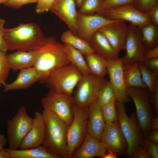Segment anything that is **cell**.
I'll use <instances>...</instances> for the list:
<instances>
[{
  "label": "cell",
  "instance_id": "6da1fadb",
  "mask_svg": "<svg viewBox=\"0 0 158 158\" xmlns=\"http://www.w3.org/2000/svg\"><path fill=\"white\" fill-rule=\"evenodd\" d=\"M37 56L34 66L39 75L38 82L44 83L49 76L58 68L70 63L65 44L53 36L45 38L37 50Z\"/></svg>",
  "mask_w": 158,
  "mask_h": 158
},
{
  "label": "cell",
  "instance_id": "7a4b0ae2",
  "mask_svg": "<svg viewBox=\"0 0 158 158\" xmlns=\"http://www.w3.org/2000/svg\"><path fill=\"white\" fill-rule=\"evenodd\" d=\"M3 34L10 51H37L46 38L39 26L34 23L20 24L11 28H4Z\"/></svg>",
  "mask_w": 158,
  "mask_h": 158
},
{
  "label": "cell",
  "instance_id": "3957f363",
  "mask_svg": "<svg viewBox=\"0 0 158 158\" xmlns=\"http://www.w3.org/2000/svg\"><path fill=\"white\" fill-rule=\"evenodd\" d=\"M45 124L42 145L58 158H67V125L54 113L43 110Z\"/></svg>",
  "mask_w": 158,
  "mask_h": 158
},
{
  "label": "cell",
  "instance_id": "277c9868",
  "mask_svg": "<svg viewBox=\"0 0 158 158\" xmlns=\"http://www.w3.org/2000/svg\"><path fill=\"white\" fill-rule=\"evenodd\" d=\"M115 104L118 121L128 145L126 155L131 157L136 148L141 145L144 137L135 113L128 116L125 104L116 101Z\"/></svg>",
  "mask_w": 158,
  "mask_h": 158
},
{
  "label": "cell",
  "instance_id": "5b68a950",
  "mask_svg": "<svg viewBox=\"0 0 158 158\" xmlns=\"http://www.w3.org/2000/svg\"><path fill=\"white\" fill-rule=\"evenodd\" d=\"M83 75L76 67L70 63L54 71L44 83L49 90L72 96Z\"/></svg>",
  "mask_w": 158,
  "mask_h": 158
},
{
  "label": "cell",
  "instance_id": "8992f818",
  "mask_svg": "<svg viewBox=\"0 0 158 158\" xmlns=\"http://www.w3.org/2000/svg\"><path fill=\"white\" fill-rule=\"evenodd\" d=\"M72 112L73 120L67 131V158H72L87 133L88 107H80L74 104Z\"/></svg>",
  "mask_w": 158,
  "mask_h": 158
},
{
  "label": "cell",
  "instance_id": "52a82bcc",
  "mask_svg": "<svg viewBox=\"0 0 158 158\" xmlns=\"http://www.w3.org/2000/svg\"><path fill=\"white\" fill-rule=\"evenodd\" d=\"M33 118L28 114L26 107H19L16 114L7 121V135L8 148L17 150L19 148L23 139L32 126Z\"/></svg>",
  "mask_w": 158,
  "mask_h": 158
},
{
  "label": "cell",
  "instance_id": "ba28073f",
  "mask_svg": "<svg viewBox=\"0 0 158 158\" xmlns=\"http://www.w3.org/2000/svg\"><path fill=\"white\" fill-rule=\"evenodd\" d=\"M41 102L44 110L54 113L68 126L71 123L74 104L72 96L49 90L47 95L41 99Z\"/></svg>",
  "mask_w": 158,
  "mask_h": 158
},
{
  "label": "cell",
  "instance_id": "9c48e42d",
  "mask_svg": "<svg viewBox=\"0 0 158 158\" xmlns=\"http://www.w3.org/2000/svg\"><path fill=\"white\" fill-rule=\"evenodd\" d=\"M106 81L104 78L91 73L83 75L72 96L74 104L80 107H88L95 100L99 90Z\"/></svg>",
  "mask_w": 158,
  "mask_h": 158
},
{
  "label": "cell",
  "instance_id": "30bf717a",
  "mask_svg": "<svg viewBox=\"0 0 158 158\" xmlns=\"http://www.w3.org/2000/svg\"><path fill=\"white\" fill-rule=\"evenodd\" d=\"M126 91L129 97L134 102L137 120L142 133L145 138L148 132V123L153 118L149 92L147 88L138 87H128Z\"/></svg>",
  "mask_w": 158,
  "mask_h": 158
},
{
  "label": "cell",
  "instance_id": "8fae6325",
  "mask_svg": "<svg viewBox=\"0 0 158 158\" xmlns=\"http://www.w3.org/2000/svg\"><path fill=\"white\" fill-rule=\"evenodd\" d=\"M124 49L126 54L121 58L123 65L142 62L147 50L142 39L140 28L130 23Z\"/></svg>",
  "mask_w": 158,
  "mask_h": 158
},
{
  "label": "cell",
  "instance_id": "7c38bea8",
  "mask_svg": "<svg viewBox=\"0 0 158 158\" xmlns=\"http://www.w3.org/2000/svg\"><path fill=\"white\" fill-rule=\"evenodd\" d=\"M99 15L109 19L128 21L139 28L152 23L148 13L140 11L132 4L104 10Z\"/></svg>",
  "mask_w": 158,
  "mask_h": 158
},
{
  "label": "cell",
  "instance_id": "4fadbf2b",
  "mask_svg": "<svg viewBox=\"0 0 158 158\" xmlns=\"http://www.w3.org/2000/svg\"><path fill=\"white\" fill-rule=\"evenodd\" d=\"M107 68L109 78V81L114 92L116 101L124 104L130 102L124 81L121 58L108 61Z\"/></svg>",
  "mask_w": 158,
  "mask_h": 158
},
{
  "label": "cell",
  "instance_id": "5bb4252c",
  "mask_svg": "<svg viewBox=\"0 0 158 158\" xmlns=\"http://www.w3.org/2000/svg\"><path fill=\"white\" fill-rule=\"evenodd\" d=\"M101 142L109 150L117 155L126 154L127 142L123 134L118 121L105 123Z\"/></svg>",
  "mask_w": 158,
  "mask_h": 158
},
{
  "label": "cell",
  "instance_id": "9a60e30c",
  "mask_svg": "<svg viewBox=\"0 0 158 158\" xmlns=\"http://www.w3.org/2000/svg\"><path fill=\"white\" fill-rule=\"evenodd\" d=\"M118 20L107 19L98 14L86 15L77 12L78 36L89 43L93 35L103 27Z\"/></svg>",
  "mask_w": 158,
  "mask_h": 158
},
{
  "label": "cell",
  "instance_id": "2e32d148",
  "mask_svg": "<svg viewBox=\"0 0 158 158\" xmlns=\"http://www.w3.org/2000/svg\"><path fill=\"white\" fill-rule=\"evenodd\" d=\"M126 21L118 20L102 28L98 31L106 37L116 54L124 49L128 32Z\"/></svg>",
  "mask_w": 158,
  "mask_h": 158
},
{
  "label": "cell",
  "instance_id": "e0dca14e",
  "mask_svg": "<svg viewBox=\"0 0 158 158\" xmlns=\"http://www.w3.org/2000/svg\"><path fill=\"white\" fill-rule=\"evenodd\" d=\"M76 0H57L50 11L67 25L69 30L78 36Z\"/></svg>",
  "mask_w": 158,
  "mask_h": 158
},
{
  "label": "cell",
  "instance_id": "ac0fdd59",
  "mask_svg": "<svg viewBox=\"0 0 158 158\" xmlns=\"http://www.w3.org/2000/svg\"><path fill=\"white\" fill-rule=\"evenodd\" d=\"M45 133V124L42 113H34L31 128L22 140L20 150L34 148L42 145Z\"/></svg>",
  "mask_w": 158,
  "mask_h": 158
},
{
  "label": "cell",
  "instance_id": "d6986e66",
  "mask_svg": "<svg viewBox=\"0 0 158 158\" xmlns=\"http://www.w3.org/2000/svg\"><path fill=\"white\" fill-rule=\"evenodd\" d=\"M105 124L101 107L95 100L88 107L87 133L101 142Z\"/></svg>",
  "mask_w": 158,
  "mask_h": 158
},
{
  "label": "cell",
  "instance_id": "ffe728a7",
  "mask_svg": "<svg viewBox=\"0 0 158 158\" xmlns=\"http://www.w3.org/2000/svg\"><path fill=\"white\" fill-rule=\"evenodd\" d=\"M107 152L104 144L87 133L80 145L75 150L72 158H92L96 156L102 158Z\"/></svg>",
  "mask_w": 158,
  "mask_h": 158
},
{
  "label": "cell",
  "instance_id": "44dd1931",
  "mask_svg": "<svg viewBox=\"0 0 158 158\" xmlns=\"http://www.w3.org/2000/svg\"><path fill=\"white\" fill-rule=\"evenodd\" d=\"M39 75L33 66L20 70L16 79L12 83L6 84L4 91L7 92L14 90L26 89L38 81Z\"/></svg>",
  "mask_w": 158,
  "mask_h": 158
},
{
  "label": "cell",
  "instance_id": "7402d4cb",
  "mask_svg": "<svg viewBox=\"0 0 158 158\" xmlns=\"http://www.w3.org/2000/svg\"><path fill=\"white\" fill-rule=\"evenodd\" d=\"M37 56V51L17 50L7 55V59L11 69L20 71L34 66Z\"/></svg>",
  "mask_w": 158,
  "mask_h": 158
},
{
  "label": "cell",
  "instance_id": "603a6c76",
  "mask_svg": "<svg viewBox=\"0 0 158 158\" xmlns=\"http://www.w3.org/2000/svg\"><path fill=\"white\" fill-rule=\"evenodd\" d=\"M89 43L95 53L104 57L107 61H111L119 58L105 36L98 31L91 37Z\"/></svg>",
  "mask_w": 158,
  "mask_h": 158
},
{
  "label": "cell",
  "instance_id": "cb8c5ba5",
  "mask_svg": "<svg viewBox=\"0 0 158 158\" xmlns=\"http://www.w3.org/2000/svg\"><path fill=\"white\" fill-rule=\"evenodd\" d=\"M6 149L11 158H58L43 145L24 150Z\"/></svg>",
  "mask_w": 158,
  "mask_h": 158
},
{
  "label": "cell",
  "instance_id": "d4e9b609",
  "mask_svg": "<svg viewBox=\"0 0 158 158\" xmlns=\"http://www.w3.org/2000/svg\"><path fill=\"white\" fill-rule=\"evenodd\" d=\"M123 66L124 78L127 88H147L142 80L138 62Z\"/></svg>",
  "mask_w": 158,
  "mask_h": 158
},
{
  "label": "cell",
  "instance_id": "484cf974",
  "mask_svg": "<svg viewBox=\"0 0 158 158\" xmlns=\"http://www.w3.org/2000/svg\"><path fill=\"white\" fill-rule=\"evenodd\" d=\"M61 40L63 44L71 45L84 56L95 53L88 42L74 34L70 30L63 33Z\"/></svg>",
  "mask_w": 158,
  "mask_h": 158
},
{
  "label": "cell",
  "instance_id": "4316f807",
  "mask_svg": "<svg viewBox=\"0 0 158 158\" xmlns=\"http://www.w3.org/2000/svg\"><path fill=\"white\" fill-rule=\"evenodd\" d=\"M85 56L87 66L91 73L102 78H104L108 75L107 68L108 61L104 57L96 53Z\"/></svg>",
  "mask_w": 158,
  "mask_h": 158
},
{
  "label": "cell",
  "instance_id": "83f0119b",
  "mask_svg": "<svg viewBox=\"0 0 158 158\" xmlns=\"http://www.w3.org/2000/svg\"><path fill=\"white\" fill-rule=\"evenodd\" d=\"M65 44L66 51L70 63L76 67L83 75L91 73L83 55L71 45Z\"/></svg>",
  "mask_w": 158,
  "mask_h": 158
},
{
  "label": "cell",
  "instance_id": "f1b7e54d",
  "mask_svg": "<svg viewBox=\"0 0 158 158\" xmlns=\"http://www.w3.org/2000/svg\"><path fill=\"white\" fill-rule=\"evenodd\" d=\"M140 29L142 39L147 49L158 45V26L152 23Z\"/></svg>",
  "mask_w": 158,
  "mask_h": 158
},
{
  "label": "cell",
  "instance_id": "f546056e",
  "mask_svg": "<svg viewBox=\"0 0 158 158\" xmlns=\"http://www.w3.org/2000/svg\"><path fill=\"white\" fill-rule=\"evenodd\" d=\"M138 65L143 81L149 92L152 94L158 89V75L147 68L142 62H138Z\"/></svg>",
  "mask_w": 158,
  "mask_h": 158
},
{
  "label": "cell",
  "instance_id": "4dcf8cb0",
  "mask_svg": "<svg viewBox=\"0 0 158 158\" xmlns=\"http://www.w3.org/2000/svg\"><path fill=\"white\" fill-rule=\"evenodd\" d=\"M114 99V92L109 80H107L99 90L95 100L101 107Z\"/></svg>",
  "mask_w": 158,
  "mask_h": 158
},
{
  "label": "cell",
  "instance_id": "1f68e13d",
  "mask_svg": "<svg viewBox=\"0 0 158 158\" xmlns=\"http://www.w3.org/2000/svg\"><path fill=\"white\" fill-rule=\"evenodd\" d=\"M102 0H84L79 13L86 15H93L95 13L99 15L103 11Z\"/></svg>",
  "mask_w": 158,
  "mask_h": 158
},
{
  "label": "cell",
  "instance_id": "d6a6232c",
  "mask_svg": "<svg viewBox=\"0 0 158 158\" xmlns=\"http://www.w3.org/2000/svg\"><path fill=\"white\" fill-rule=\"evenodd\" d=\"M116 99L101 107L105 123H113L118 121L116 107Z\"/></svg>",
  "mask_w": 158,
  "mask_h": 158
},
{
  "label": "cell",
  "instance_id": "836d02e7",
  "mask_svg": "<svg viewBox=\"0 0 158 158\" xmlns=\"http://www.w3.org/2000/svg\"><path fill=\"white\" fill-rule=\"evenodd\" d=\"M6 52L0 50V83L4 86L11 70L9 65Z\"/></svg>",
  "mask_w": 158,
  "mask_h": 158
},
{
  "label": "cell",
  "instance_id": "e575fe53",
  "mask_svg": "<svg viewBox=\"0 0 158 158\" xmlns=\"http://www.w3.org/2000/svg\"><path fill=\"white\" fill-rule=\"evenodd\" d=\"M137 0H102V7L104 10H108L123 6L134 5Z\"/></svg>",
  "mask_w": 158,
  "mask_h": 158
},
{
  "label": "cell",
  "instance_id": "d590c367",
  "mask_svg": "<svg viewBox=\"0 0 158 158\" xmlns=\"http://www.w3.org/2000/svg\"><path fill=\"white\" fill-rule=\"evenodd\" d=\"M57 0H37L35 11L41 14L50 11Z\"/></svg>",
  "mask_w": 158,
  "mask_h": 158
},
{
  "label": "cell",
  "instance_id": "8d00e7d4",
  "mask_svg": "<svg viewBox=\"0 0 158 158\" xmlns=\"http://www.w3.org/2000/svg\"><path fill=\"white\" fill-rule=\"evenodd\" d=\"M141 145L149 153L151 158H158V145L154 144L144 138Z\"/></svg>",
  "mask_w": 158,
  "mask_h": 158
},
{
  "label": "cell",
  "instance_id": "74e56055",
  "mask_svg": "<svg viewBox=\"0 0 158 158\" xmlns=\"http://www.w3.org/2000/svg\"><path fill=\"white\" fill-rule=\"evenodd\" d=\"M134 6L140 11L147 13L154 5L158 4V0H137Z\"/></svg>",
  "mask_w": 158,
  "mask_h": 158
},
{
  "label": "cell",
  "instance_id": "f35d334b",
  "mask_svg": "<svg viewBox=\"0 0 158 158\" xmlns=\"http://www.w3.org/2000/svg\"><path fill=\"white\" fill-rule=\"evenodd\" d=\"M37 0H8L4 4L5 6L15 9H19L29 4L36 3Z\"/></svg>",
  "mask_w": 158,
  "mask_h": 158
},
{
  "label": "cell",
  "instance_id": "ab89813d",
  "mask_svg": "<svg viewBox=\"0 0 158 158\" xmlns=\"http://www.w3.org/2000/svg\"><path fill=\"white\" fill-rule=\"evenodd\" d=\"M142 63L147 68L158 75V57L145 60Z\"/></svg>",
  "mask_w": 158,
  "mask_h": 158
},
{
  "label": "cell",
  "instance_id": "60d3db41",
  "mask_svg": "<svg viewBox=\"0 0 158 158\" xmlns=\"http://www.w3.org/2000/svg\"><path fill=\"white\" fill-rule=\"evenodd\" d=\"M132 158H151L148 152L141 145L137 147L131 157Z\"/></svg>",
  "mask_w": 158,
  "mask_h": 158
},
{
  "label": "cell",
  "instance_id": "b9f144b4",
  "mask_svg": "<svg viewBox=\"0 0 158 158\" xmlns=\"http://www.w3.org/2000/svg\"><path fill=\"white\" fill-rule=\"evenodd\" d=\"M5 22V20L0 18V50L6 52L8 50L7 46L4 39L3 34V29Z\"/></svg>",
  "mask_w": 158,
  "mask_h": 158
},
{
  "label": "cell",
  "instance_id": "7bdbcfd3",
  "mask_svg": "<svg viewBox=\"0 0 158 158\" xmlns=\"http://www.w3.org/2000/svg\"><path fill=\"white\" fill-rule=\"evenodd\" d=\"M152 23L158 26V4L153 6L147 13Z\"/></svg>",
  "mask_w": 158,
  "mask_h": 158
},
{
  "label": "cell",
  "instance_id": "ee69618b",
  "mask_svg": "<svg viewBox=\"0 0 158 158\" xmlns=\"http://www.w3.org/2000/svg\"><path fill=\"white\" fill-rule=\"evenodd\" d=\"M152 94L150 98V103L157 116L158 115V89H157Z\"/></svg>",
  "mask_w": 158,
  "mask_h": 158
},
{
  "label": "cell",
  "instance_id": "f6af8a7d",
  "mask_svg": "<svg viewBox=\"0 0 158 158\" xmlns=\"http://www.w3.org/2000/svg\"><path fill=\"white\" fill-rule=\"evenodd\" d=\"M158 57V46L151 49H147L144 55L145 60H148Z\"/></svg>",
  "mask_w": 158,
  "mask_h": 158
},
{
  "label": "cell",
  "instance_id": "bcb514c9",
  "mask_svg": "<svg viewBox=\"0 0 158 158\" xmlns=\"http://www.w3.org/2000/svg\"><path fill=\"white\" fill-rule=\"evenodd\" d=\"M145 138L150 141L158 145V130L148 131Z\"/></svg>",
  "mask_w": 158,
  "mask_h": 158
},
{
  "label": "cell",
  "instance_id": "7dc6e473",
  "mask_svg": "<svg viewBox=\"0 0 158 158\" xmlns=\"http://www.w3.org/2000/svg\"><path fill=\"white\" fill-rule=\"evenodd\" d=\"M158 130V117L153 118L149 121L147 126L148 132L150 130Z\"/></svg>",
  "mask_w": 158,
  "mask_h": 158
},
{
  "label": "cell",
  "instance_id": "c3c4849f",
  "mask_svg": "<svg viewBox=\"0 0 158 158\" xmlns=\"http://www.w3.org/2000/svg\"><path fill=\"white\" fill-rule=\"evenodd\" d=\"M7 141V139L6 138L4 135L0 133V150L4 148Z\"/></svg>",
  "mask_w": 158,
  "mask_h": 158
},
{
  "label": "cell",
  "instance_id": "681fc988",
  "mask_svg": "<svg viewBox=\"0 0 158 158\" xmlns=\"http://www.w3.org/2000/svg\"><path fill=\"white\" fill-rule=\"evenodd\" d=\"M0 158H11L6 149L3 148L0 150Z\"/></svg>",
  "mask_w": 158,
  "mask_h": 158
},
{
  "label": "cell",
  "instance_id": "f907efd6",
  "mask_svg": "<svg viewBox=\"0 0 158 158\" xmlns=\"http://www.w3.org/2000/svg\"><path fill=\"white\" fill-rule=\"evenodd\" d=\"M107 152L101 158H117V155L109 150H107Z\"/></svg>",
  "mask_w": 158,
  "mask_h": 158
},
{
  "label": "cell",
  "instance_id": "816d5d0a",
  "mask_svg": "<svg viewBox=\"0 0 158 158\" xmlns=\"http://www.w3.org/2000/svg\"><path fill=\"white\" fill-rule=\"evenodd\" d=\"M84 0H76L77 6L80 8Z\"/></svg>",
  "mask_w": 158,
  "mask_h": 158
},
{
  "label": "cell",
  "instance_id": "f5cc1de1",
  "mask_svg": "<svg viewBox=\"0 0 158 158\" xmlns=\"http://www.w3.org/2000/svg\"><path fill=\"white\" fill-rule=\"evenodd\" d=\"M8 0H0V4H4Z\"/></svg>",
  "mask_w": 158,
  "mask_h": 158
},
{
  "label": "cell",
  "instance_id": "db71d44e",
  "mask_svg": "<svg viewBox=\"0 0 158 158\" xmlns=\"http://www.w3.org/2000/svg\"><path fill=\"white\" fill-rule=\"evenodd\" d=\"M1 84L0 83V87L1 86Z\"/></svg>",
  "mask_w": 158,
  "mask_h": 158
},
{
  "label": "cell",
  "instance_id": "11a10c76",
  "mask_svg": "<svg viewBox=\"0 0 158 158\" xmlns=\"http://www.w3.org/2000/svg\"></svg>",
  "mask_w": 158,
  "mask_h": 158
}]
</instances>
